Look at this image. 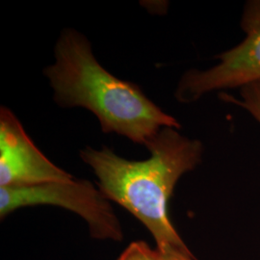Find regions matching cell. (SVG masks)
Segmentation results:
<instances>
[{"label":"cell","mask_w":260,"mask_h":260,"mask_svg":"<svg viewBox=\"0 0 260 260\" xmlns=\"http://www.w3.org/2000/svg\"><path fill=\"white\" fill-rule=\"evenodd\" d=\"M73 178L38 149L13 111L1 106L0 187H31Z\"/></svg>","instance_id":"cell-5"},{"label":"cell","mask_w":260,"mask_h":260,"mask_svg":"<svg viewBox=\"0 0 260 260\" xmlns=\"http://www.w3.org/2000/svg\"><path fill=\"white\" fill-rule=\"evenodd\" d=\"M38 205L62 207L77 214L87 223L94 239L115 242L123 239L121 222L110 201L89 180L73 178L31 187H0L1 220L18 209Z\"/></svg>","instance_id":"cell-3"},{"label":"cell","mask_w":260,"mask_h":260,"mask_svg":"<svg viewBox=\"0 0 260 260\" xmlns=\"http://www.w3.org/2000/svg\"><path fill=\"white\" fill-rule=\"evenodd\" d=\"M232 103L249 112L260 124V81L240 89V98H233Z\"/></svg>","instance_id":"cell-6"},{"label":"cell","mask_w":260,"mask_h":260,"mask_svg":"<svg viewBox=\"0 0 260 260\" xmlns=\"http://www.w3.org/2000/svg\"><path fill=\"white\" fill-rule=\"evenodd\" d=\"M241 28L244 40L218 56L217 65L205 71L191 70L181 76L175 92L177 102L189 104L206 93L260 81V0L246 2Z\"/></svg>","instance_id":"cell-4"},{"label":"cell","mask_w":260,"mask_h":260,"mask_svg":"<svg viewBox=\"0 0 260 260\" xmlns=\"http://www.w3.org/2000/svg\"><path fill=\"white\" fill-rule=\"evenodd\" d=\"M54 56L44 75L56 104L92 112L104 133H116L147 147L162 128H181L176 118L151 102L136 84L106 71L93 55L91 43L75 29L61 32Z\"/></svg>","instance_id":"cell-2"},{"label":"cell","mask_w":260,"mask_h":260,"mask_svg":"<svg viewBox=\"0 0 260 260\" xmlns=\"http://www.w3.org/2000/svg\"><path fill=\"white\" fill-rule=\"evenodd\" d=\"M117 260H163V254L146 241L131 242Z\"/></svg>","instance_id":"cell-7"},{"label":"cell","mask_w":260,"mask_h":260,"mask_svg":"<svg viewBox=\"0 0 260 260\" xmlns=\"http://www.w3.org/2000/svg\"><path fill=\"white\" fill-rule=\"evenodd\" d=\"M163 260H197L193 257H188L181 254H163Z\"/></svg>","instance_id":"cell-8"},{"label":"cell","mask_w":260,"mask_h":260,"mask_svg":"<svg viewBox=\"0 0 260 260\" xmlns=\"http://www.w3.org/2000/svg\"><path fill=\"white\" fill-rule=\"evenodd\" d=\"M178 130H160L147 145L149 157L142 161L119 156L106 146H88L79 155L92 168L104 196L145 225L158 251L195 258L171 222L168 205L178 180L202 162L204 145Z\"/></svg>","instance_id":"cell-1"}]
</instances>
